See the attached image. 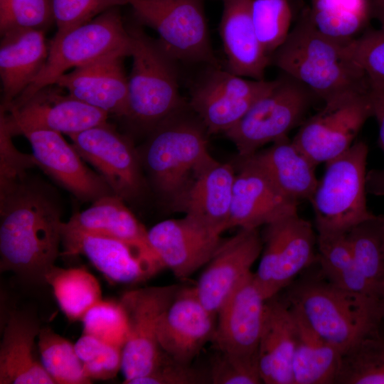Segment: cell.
Wrapping results in <instances>:
<instances>
[{
	"instance_id": "cell-1",
	"label": "cell",
	"mask_w": 384,
	"mask_h": 384,
	"mask_svg": "<svg viewBox=\"0 0 384 384\" xmlns=\"http://www.w3.org/2000/svg\"><path fill=\"white\" fill-rule=\"evenodd\" d=\"M0 270L34 284H46L61 242L60 210L23 177L1 186Z\"/></svg>"
},
{
	"instance_id": "cell-2",
	"label": "cell",
	"mask_w": 384,
	"mask_h": 384,
	"mask_svg": "<svg viewBox=\"0 0 384 384\" xmlns=\"http://www.w3.org/2000/svg\"><path fill=\"white\" fill-rule=\"evenodd\" d=\"M346 43L319 32L306 8L270 62L324 103L346 94L366 92L369 80L350 58Z\"/></svg>"
},
{
	"instance_id": "cell-3",
	"label": "cell",
	"mask_w": 384,
	"mask_h": 384,
	"mask_svg": "<svg viewBox=\"0 0 384 384\" xmlns=\"http://www.w3.org/2000/svg\"><path fill=\"white\" fill-rule=\"evenodd\" d=\"M287 288L289 305L342 354L381 324L376 303L336 286L320 271Z\"/></svg>"
},
{
	"instance_id": "cell-4",
	"label": "cell",
	"mask_w": 384,
	"mask_h": 384,
	"mask_svg": "<svg viewBox=\"0 0 384 384\" xmlns=\"http://www.w3.org/2000/svg\"><path fill=\"white\" fill-rule=\"evenodd\" d=\"M182 111L156 124L139 154L156 191L174 205L194 177L215 160L201 119L183 117Z\"/></svg>"
},
{
	"instance_id": "cell-5",
	"label": "cell",
	"mask_w": 384,
	"mask_h": 384,
	"mask_svg": "<svg viewBox=\"0 0 384 384\" xmlns=\"http://www.w3.org/2000/svg\"><path fill=\"white\" fill-rule=\"evenodd\" d=\"M128 30L132 66L128 77L126 118L152 129L185 107L179 92L176 60L159 40L151 38L139 27Z\"/></svg>"
},
{
	"instance_id": "cell-6",
	"label": "cell",
	"mask_w": 384,
	"mask_h": 384,
	"mask_svg": "<svg viewBox=\"0 0 384 384\" xmlns=\"http://www.w3.org/2000/svg\"><path fill=\"white\" fill-rule=\"evenodd\" d=\"M131 50V36L117 7L85 24L56 33L49 42L48 58L41 72L6 110L21 105L41 88L55 84L70 69L110 55L130 56Z\"/></svg>"
},
{
	"instance_id": "cell-7",
	"label": "cell",
	"mask_w": 384,
	"mask_h": 384,
	"mask_svg": "<svg viewBox=\"0 0 384 384\" xmlns=\"http://www.w3.org/2000/svg\"><path fill=\"white\" fill-rule=\"evenodd\" d=\"M368 146L355 141L344 153L327 161L309 199L317 233H346L375 216L367 207Z\"/></svg>"
},
{
	"instance_id": "cell-8",
	"label": "cell",
	"mask_w": 384,
	"mask_h": 384,
	"mask_svg": "<svg viewBox=\"0 0 384 384\" xmlns=\"http://www.w3.org/2000/svg\"><path fill=\"white\" fill-rule=\"evenodd\" d=\"M316 97L304 85L284 74L224 134L236 146L240 158L268 144L287 137L304 117Z\"/></svg>"
},
{
	"instance_id": "cell-9",
	"label": "cell",
	"mask_w": 384,
	"mask_h": 384,
	"mask_svg": "<svg viewBox=\"0 0 384 384\" xmlns=\"http://www.w3.org/2000/svg\"><path fill=\"white\" fill-rule=\"evenodd\" d=\"M137 18L154 29L175 59L218 66L201 0H127Z\"/></svg>"
},
{
	"instance_id": "cell-10",
	"label": "cell",
	"mask_w": 384,
	"mask_h": 384,
	"mask_svg": "<svg viewBox=\"0 0 384 384\" xmlns=\"http://www.w3.org/2000/svg\"><path fill=\"white\" fill-rule=\"evenodd\" d=\"M262 240L261 259L253 274L266 299L277 295L317 262V235L297 213L265 225Z\"/></svg>"
},
{
	"instance_id": "cell-11",
	"label": "cell",
	"mask_w": 384,
	"mask_h": 384,
	"mask_svg": "<svg viewBox=\"0 0 384 384\" xmlns=\"http://www.w3.org/2000/svg\"><path fill=\"white\" fill-rule=\"evenodd\" d=\"M181 287H144L125 292L120 303L128 321V336L122 348L121 371L124 383H132L151 372L164 352L158 341L160 319Z\"/></svg>"
},
{
	"instance_id": "cell-12",
	"label": "cell",
	"mask_w": 384,
	"mask_h": 384,
	"mask_svg": "<svg viewBox=\"0 0 384 384\" xmlns=\"http://www.w3.org/2000/svg\"><path fill=\"white\" fill-rule=\"evenodd\" d=\"M324 104L301 124L292 139L316 166L347 151L373 117L368 91L346 94Z\"/></svg>"
},
{
	"instance_id": "cell-13",
	"label": "cell",
	"mask_w": 384,
	"mask_h": 384,
	"mask_svg": "<svg viewBox=\"0 0 384 384\" xmlns=\"http://www.w3.org/2000/svg\"><path fill=\"white\" fill-rule=\"evenodd\" d=\"M276 82L277 79H247L210 66L193 85L189 105L208 133H225Z\"/></svg>"
},
{
	"instance_id": "cell-14",
	"label": "cell",
	"mask_w": 384,
	"mask_h": 384,
	"mask_svg": "<svg viewBox=\"0 0 384 384\" xmlns=\"http://www.w3.org/2000/svg\"><path fill=\"white\" fill-rule=\"evenodd\" d=\"M61 242L64 255L86 257L107 279L115 283L144 282L165 268L150 244L84 233L63 222Z\"/></svg>"
},
{
	"instance_id": "cell-15",
	"label": "cell",
	"mask_w": 384,
	"mask_h": 384,
	"mask_svg": "<svg viewBox=\"0 0 384 384\" xmlns=\"http://www.w3.org/2000/svg\"><path fill=\"white\" fill-rule=\"evenodd\" d=\"M107 117L56 84L41 88L18 107L1 110V120L12 136L34 128L70 135L105 124Z\"/></svg>"
},
{
	"instance_id": "cell-16",
	"label": "cell",
	"mask_w": 384,
	"mask_h": 384,
	"mask_svg": "<svg viewBox=\"0 0 384 384\" xmlns=\"http://www.w3.org/2000/svg\"><path fill=\"white\" fill-rule=\"evenodd\" d=\"M68 136L82 159L97 169L114 195L124 201L140 194L142 164L127 137L107 122Z\"/></svg>"
},
{
	"instance_id": "cell-17",
	"label": "cell",
	"mask_w": 384,
	"mask_h": 384,
	"mask_svg": "<svg viewBox=\"0 0 384 384\" xmlns=\"http://www.w3.org/2000/svg\"><path fill=\"white\" fill-rule=\"evenodd\" d=\"M262 250V240L257 228H240L235 235L223 240L194 287L209 311L217 315L228 297L252 272Z\"/></svg>"
},
{
	"instance_id": "cell-18",
	"label": "cell",
	"mask_w": 384,
	"mask_h": 384,
	"mask_svg": "<svg viewBox=\"0 0 384 384\" xmlns=\"http://www.w3.org/2000/svg\"><path fill=\"white\" fill-rule=\"evenodd\" d=\"M21 134L28 140L36 164L78 199L94 201L114 194L104 178L83 164L73 145L61 133L34 128Z\"/></svg>"
},
{
	"instance_id": "cell-19",
	"label": "cell",
	"mask_w": 384,
	"mask_h": 384,
	"mask_svg": "<svg viewBox=\"0 0 384 384\" xmlns=\"http://www.w3.org/2000/svg\"><path fill=\"white\" fill-rule=\"evenodd\" d=\"M148 238L164 267L179 279L206 265L223 241L220 234L186 215L155 224Z\"/></svg>"
},
{
	"instance_id": "cell-20",
	"label": "cell",
	"mask_w": 384,
	"mask_h": 384,
	"mask_svg": "<svg viewBox=\"0 0 384 384\" xmlns=\"http://www.w3.org/2000/svg\"><path fill=\"white\" fill-rule=\"evenodd\" d=\"M217 315L200 301L195 287H181L161 316L158 341L161 350L176 361L191 364L211 341Z\"/></svg>"
},
{
	"instance_id": "cell-21",
	"label": "cell",
	"mask_w": 384,
	"mask_h": 384,
	"mask_svg": "<svg viewBox=\"0 0 384 384\" xmlns=\"http://www.w3.org/2000/svg\"><path fill=\"white\" fill-rule=\"evenodd\" d=\"M298 204L281 192L257 166L241 158L233 183L228 229H258L297 213Z\"/></svg>"
},
{
	"instance_id": "cell-22",
	"label": "cell",
	"mask_w": 384,
	"mask_h": 384,
	"mask_svg": "<svg viewBox=\"0 0 384 384\" xmlns=\"http://www.w3.org/2000/svg\"><path fill=\"white\" fill-rule=\"evenodd\" d=\"M267 299L251 272L218 311L211 339L217 351L238 354L258 351Z\"/></svg>"
},
{
	"instance_id": "cell-23",
	"label": "cell",
	"mask_w": 384,
	"mask_h": 384,
	"mask_svg": "<svg viewBox=\"0 0 384 384\" xmlns=\"http://www.w3.org/2000/svg\"><path fill=\"white\" fill-rule=\"evenodd\" d=\"M122 55H110L73 69L55 84L80 100L109 114L127 117L128 78Z\"/></svg>"
},
{
	"instance_id": "cell-24",
	"label": "cell",
	"mask_w": 384,
	"mask_h": 384,
	"mask_svg": "<svg viewBox=\"0 0 384 384\" xmlns=\"http://www.w3.org/2000/svg\"><path fill=\"white\" fill-rule=\"evenodd\" d=\"M1 109L6 110L34 81L48 55L45 31L16 28L1 34Z\"/></svg>"
},
{
	"instance_id": "cell-25",
	"label": "cell",
	"mask_w": 384,
	"mask_h": 384,
	"mask_svg": "<svg viewBox=\"0 0 384 384\" xmlns=\"http://www.w3.org/2000/svg\"><path fill=\"white\" fill-rule=\"evenodd\" d=\"M235 175L232 165L215 160L194 177L175 206L221 235L228 229Z\"/></svg>"
},
{
	"instance_id": "cell-26",
	"label": "cell",
	"mask_w": 384,
	"mask_h": 384,
	"mask_svg": "<svg viewBox=\"0 0 384 384\" xmlns=\"http://www.w3.org/2000/svg\"><path fill=\"white\" fill-rule=\"evenodd\" d=\"M297 324L293 311L277 295L267 299L258 345L259 367L266 384H294Z\"/></svg>"
},
{
	"instance_id": "cell-27",
	"label": "cell",
	"mask_w": 384,
	"mask_h": 384,
	"mask_svg": "<svg viewBox=\"0 0 384 384\" xmlns=\"http://www.w3.org/2000/svg\"><path fill=\"white\" fill-rule=\"evenodd\" d=\"M219 26L228 70L255 80H265L270 57L257 36L252 18V0H222Z\"/></svg>"
},
{
	"instance_id": "cell-28",
	"label": "cell",
	"mask_w": 384,
	"mask_h": 384,
	"mask_svg": "<svg viewBox=\"0 0 384 384\" xmlns=\"http://www.w3.org/2000/svg\"><path fill=\"white\" fill-rule=\"evenodd\" d=\"M40 330L31 314H9L0 343V384L55 383L34 354Z\"/></svg>"
},
{
	"instance_id": "cell-29",
	"label": "cell",
	"mask_w": 384,
	"mask_h": 384,
	"mask_svg": "<svg viewBox=\"0 0 384 384\" xmlns=\"http://www.w3.org/2000/svg\"><path fill=\"white\" fill-rule=\"evenodd\" d=\"M257 166L287 197L309 201L319 180L316 165L288 137L246 157Z\"/></svg>"
},
{
	"instance_id": "cell-30",
	"label": "cell",
	"mask_w": 384,
	"mask_h": 384,
	"mask_svg": "<svg viewBox=\"0 0 384 384\" xmlns=\"http://www.w3.org/2000/svg\"><path fill=\"white\" fill-rule=\"evenodd\" d=\"M65 224L87 233L150 244L148 230L127 207L124 200L114 194L92 201L89 208L76 213Z\"/></svg>"
},
{
	"instance_id": "cell-31",
	"label": "cell",
	"mask_w": 384,
	"mask_h": 384,
	"mask_svg": "<svg viewBox=\"0 0 384 384\" xmlns=\"http://www.w3.org/2000/svg\"><path fill=\"white\" fill-rule=\"evenodd\" d=\"M290 306L297 324L294 384H336L341 352L316 333L300 313Z\"/></svg>"
},
{
	"instance_id": "cell-32",
	"label": "cell",
	"mask_w": 384,
	"mask_h": 384,
	"mask_svg": "<svg viewBox=\"0 0 384 384\" xmlns=\"http://www.w3.org/2000/svg\"><path fill=\"white\" fill-rule=\"evenodd\" d=\"M317 262L329 282L378 304L356 264L346 233H317Z\"/></svg>"
},
{
	"instance_id": "cell-33",
	"label": "cell",
	"mask_w": 384,
	"mask_h": 384,
	"mask_svg": "<svg viewBox=\"0 0 384 384\" xmlns=\"http://www.w3.org/2000/svg\"><path fill=\"white\" fill-rule=\"evenodd\" d=\"M309 10L319 32L342 43L358 37L373 18L369 0H311Z\"/></svg>"
},
{
	"instance_id": "cell-34",
	"label": "cell",
	"mask_w": 384,
	"mask_h": 384,
	"mask_svg": "<svg viewBox=\"0 0 384 384\" xmlns=\"http://www.w3.org/2000/svg\"><path fill=\"white\" fill-rule=\"evenodd\" d=\"M58 306L70 321L81 320L85 313L102 299L97 278L82 267L53 266L46 276Z\"/></svg>"
},
{
	"instance_id": "cell-35",
	"label": "cell",
	"mask_w": 384,
	"mask_h": 384,
	"mask_svg": "<svg viewBox=\"0 0 384 384\" xmlns=\"http://www.w3.org/2000/svg\"><path fill=\"white\" fill-rule=\"evenodd\" d=\"M380 324L342 354L336 384H384V333Z\"/></svg>"
},
{
	"instance_id": "cell-36",
	"label": "cell",
	"mask_w": 384,
	"mask_h": 384,
	"mask_svg": "<svg viewBox=\"0 0 384 384\" xmlns=\"http://www.w3.org/2000/svg\"><path fill=\"white\" fill-rule=\"evenodd\" d=\"M346 236L356 264L378 304L384 292V253L379 216L354 226Z\"/></svg>"
},
{
	"instance_id": "cell-37",
	"label": "cell",
	"mask_w": 384,
	"mask_h": 384,
	"mask_svg": "<svg viewBox=\"0 0 384 384\" xmlns=\"http://www.w3.org/2000/svg\"><path fill=\"white\" fill-rule=\"evenodd\" d=\"M37 341L41 365L55 383H91L70 341L50 327L41 328Z\"/></svg>"
},
{
	"instance_id": "cell-38",
	"label": "cell",
	"mask_w": 384,
	"mask_h": 384,
	"mask_svg": "<svg viewBox=\"0 0 384 384\" xmlns=\"http://www.w3.org/2000/svg\"><path fill=\"white\" fill-rule=\"evenodd\" d=\"M252 18L258 40L271 57L289 33L292 18L289 1L252 0Z\"/></svg>"
},
{
	"instance_id": "cell-39",
	"label": "cell",
	"mask_w": 384,
	"mask_h": 384,
	"mask_svg": "<svg viewBox=\"0 0 384 384\" xmlns=\"http://www.w3.org/2000/svg\"><path fill=\"white\" fill-rule=\"evenodd\" d=\"M85 334L123 348L128 336V321L120 302L101 299L80 320Z\"/></svg>"
},
{
	"instance_id": "cell-40",
	"label": "cell",
	"mask_w": 384,
	"mask_h": 384,
	"mask_svg": "<svg viewBox=\"0 0 384 384\" xmlns=\"http://www.w3.org/2000/svg\"><path fill=\"white\" fill-rule=\"evenodd\" d=\"M75 348L87 375L92 380H109L121 370L122 348L82 334Z\"/></svg>"
},
{
	"instance_id": "cell-41",
	"label": "cell",
	"mask_w": 384,
	"mask_h": 384,
	"mask_svg": "<svg viewBox=\"0 0 384 384\" xmlns=\"http://www.w3.org/2000/svg\"><path fill=\"white\" fill-rule=\"evenodd\" d=\"M53 22L52 0H0V33L16 28L46 31Z\"/></svg>"
},
{
	"instance_id": "cell-42",
	"label": "cell",
	"mask_w": 384,
	"mask_h": 384,
	"mask_svg": "<svg viewBox=\"0 0 384 384\" xmlns=\"http://www.w3.org/2000/svg\"><path fill=\"white\" fill-rule=\"evenodd\" d=\"M210 383H263L260 375L258 351L238 354L218 351L208 370Z\"/></svg>"
},
{
	"instance_id": "cell-43",
	"label": "cell",
	"mask_w": 384,
	"mask_h": 384,
	"mask_svg": "<svg viewBox=\"0 0 384 384\" xmlns=\"http://www.w3.org/2000/svg\"><path fill=\"white\" fill-rule=\"evenodd\" d=\"M346 49L370 82L384 87V28L365 31L346 43Z\"/></svg>"
},
{
	"instance_id": "cell-44",
	"label": "cell",
	"mask_w": 384,
	"mask_h": 384,
	"mask_svg": "<svg viewBox=\"0 0 384 384\" xmlns=\"http://www.w3.org/2000/svg\"><path fill=\"white\" fill-rule=\"evenodd\" d=\"M56 33L85 24L105 11L128 4L127 0H52Z\"/></svg>"
},
{
	"instance_id": "cell-45",
	"label": "cell",
	"mask_w": 384,
	"mask_h": 384,
	"mask_svg": "<svg viewBox=\"0 0 384 384\" xmlns=\"http://www.w3.org/2000/svg\"><path fill=\"white\" fill-rule=\"evenodd\" d=\"M210 383L208 371L191 364L174 361L165 353L155 368L132 384H205Z\"/></svg>"
},
{
	"instance_id": "cell-46",
	"label": "cell",
	"mask_w": 384,
	"mask_h": 384,
	"mask_svg": "<svg viewBox=\"0 0 384 384\" xmlns=\"http://www.w3.org/2000/svg\"><path fill=\"white\" fill-rule=\"evenodd\" d=\"M368 96L371 103L373 117L378 126V146L384 155V87L369 82ZM367 192L384 195V166L380 170H371L366 175Z\"/></svg>"
},
{
	"instance_id": "cell-47",
	"label": "cell",
	"mask_w": 384,
	"mask_h": 384,
	"mask_svg": "<svg viewBox=\"0 0 384 384\" xmlns=\"http://www.w3.org/2000/svg\"><path fill=\"white\" fill-rule=\"evenodd\" d=\"M371 6L373 18L380 23V27L384 28V0H369Z\"/></svg>"
},
{
	"instance_id": "cell-48",
	"label": "cell",
	"mask_w": 384,
	"mask_h": 384,
	"mask_svg": "<svg viewBox=\"0 0 384 384\" xmlns=\"http://www.w3.org/2000/svg\"><path fill=\"white\" fill-rule=\"evenodd\" d=\"M378 311L380 321L383 324H384V292L379 299L378 304Z\"/></svg>"
},
{
	"instance_id": "cell-49",
	"label": "cell",
	"mask_w": 384,
	"mask_h": 384,
	"mask_svg": "<svg viewBox=\"0 0 384 384\" xmlns=\"http://www.w3.org/2000/svg\"><path fill=\"white\" fill-rule=\"evenodd\" d=\"M378 216H379V221H380L382 245H383V253H384V215H380Z\"/></svg>"
}]
</instances>
